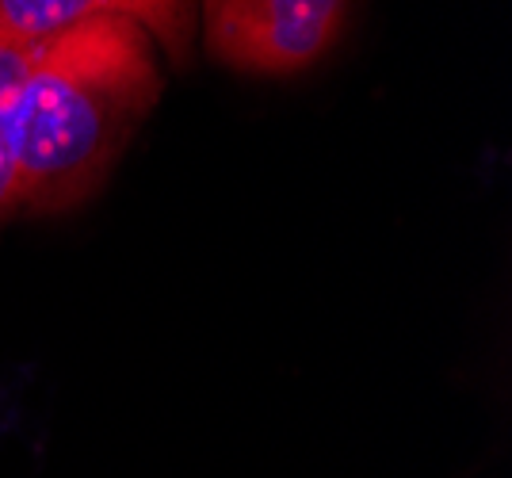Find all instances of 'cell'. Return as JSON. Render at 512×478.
Masks as SVG:
<instances>
[{"instance_id":"6da1fadb","label":"cell","mask_w":512,"mask_h":478,"mask_svg":"<svg viewBox=\"0 0 512 478\" xmlns=\"http://www.w3.org/2000/svg\"><path fill=\"white\" fill-rule=\"evenodd\" d=\"M157 92L153 39L127 20H92L39 43L20 92L16 215L85 203Z\"/></svg>"},{"instance_id":"277c9868","label":"cell","mask_w":512,"mask_h":478,"mask_svg":"<svg viewBox=\"0 0 512 478\" xmlns=\"http://www.w3.org/2000/svg\"><path fill=\"white\" fill-rule=\"evenodd\" d=\"M39 43L0 35V222L16 215V157H20V92Z\"/></svg>"},{"instance_id":"3957f363","label":"cell","mask_w":512,"mask_h":478,"mask_svg":"<svg viewBox=\"0 0 512 478\" xmlns=\"http://www.w3.org/2000/svg\"><path fill=\"white\" fill-rule=\"evenodd\" d=\"M92 20L134 23L172 62H188L199 8L195 0H0V35L27 46Z\"/></svg>"},{"instance_id":"7a4b0ae2","label":"cell","mask_w":512,"mask_h":478,"mask_svg":"<svg viewBox=\"0 0 512 478\" xmlns=\"http://www.w3.org/2000/svg\"><path fill=\"white\" fill-rule=\"evenodd\" d=\"M195 8L211 58L283 77L314 66L337 43L348 0H199Z\"/></svg>"}]
</instances>
